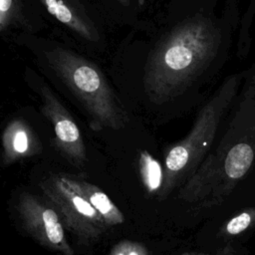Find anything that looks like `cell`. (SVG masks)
I'll list each match as a JSON object with an SVG mask.
<instances>
[{"mask_svg":"<svg viewBox=\"0 0 255 255\" xmlns=\"http://www.w3.org/2000/svg\"><path fill=\"white\" fill-rule=\"evenodd\" d=\"M2 162L12 164L42 152L43 145L31 125L22 118L11 120L2 132Z\"/></svg>","mask_w":255,"mask_h":255,"instance_id":"7","label":"cell"},{"mask_svg":"<svg viewBox=\"0 0 255 255\" xmlns=\"http://www.w3.org/2000/svg\"><path fill=\"white\" fill-rule=\"evenodd\" d=\"M138 170L141 182L148 193L160 190L163 182V170L160 163L147 150L139 152Z\"/></svg>","mask_w":255,"mask_h":255,"instance_id":"10","label":"cell"},{"mask_svg":"<svg viewBox=\"0 0 255 255\" xmlns=\"http://www.w3.org/2000/svg\"><path fill=\"white\" fill-rule=\"evenodd\" d=\"M238 23V8L229 6L222 19L197 13L172 28L145 65L143 85L149 100L155 104L171 100L219 63Z\"/></svg>","mask_w":255,"mask_h":255,"instance_id":"1","label":"cell"},{"mask_svg":"<svg viewBox=\"0 0 255 255\" xmlns=\"http://www.w3.org/2000/svg\"><path fill=\"white\" fill-rule=\"evenodd\" d=\"M39 186L58 212L63 225L82 243L95 242L106 233L109 226L104 218L63 179L62 174L48 176Z\"/></svg>","mask_w":255,"mask_h":255,"instance_id":"4","label":"cell"},{"mask_svg":"<svg viewBox=\"0 0 255 255\" xmlns=\"http://www.w3.org/2000/svg\"><path fill=\"white\" fill-rule=\"evenodd\" d=\"M255 17V0H250L248 6L240 20L238 41H237V54L240 58H245L251 48V34L250 28Z\"/></svg>","mask_w":255,"mask_h":255,"instance_id":"12","label":"cell"},{"mask_svg":"<svg viewBox=\"0 0 255 255\" xmlns=\"http://www.w3.org/2000/svg\"><path fill=\"white\" fill-rule=\"evenodd\" d=\"M45 55L50 68L86 111L93 130L121 129L127 126L128 113L94 62L60 46Z\"/></svg>","mask_w":255,"mask_h":255,"instance_id":"3","label":"cell"},{"mask_svg":"<svg viewBox=\"0 0 255 255\" xmlns=\"http://www.w3.org/2000/svg\"><path fill=\"white\" fill-rule=\"evenodd\" d=\"M243 82V72L230 75L198 112L190 131L165 152L163 182L158 198L163 200L175 187L196 172L229 114Z\"/></svg>","mask_w":255,"mask_h":255,"instance_id":"2","label":"cell"},{"mask_svg":"<svg viewBox=\"0 0 255 255\" xmlns=\"http://www.w3.org/2000/svg\"><path fill=\"white\" fill-rule=\"evenodd\" d=\"M63 179L81 196H83L104 218L108 226L124 223L125 216L112 199L98 186L78 176L62 174Z\"/></svg>","mask_w":255,"mask_h":255,"instance_id":"9","label":"cell"},{"mask_svg":"<svg viewBox=\"0 0 255 255\" xmlns=\"http://www.w3.org/2000/svg\"><path fill=\"white\" fill-rule=\"evenodd\" d=\"M38 94L42 101V113L54 129V146L71 164L78 168L84 167L88 159L87 150L81 129L73 116L44 82L39 84Z\"/></svg>","mask_w":255,"mask_h":255,"instance_id":"6","label":"cell"},{"mask_svg":"<svg viewBox=\"0 0 255 255\" xmlns=\"http://www.w3.org/2000/svg\"><path fill=\"white\" fill-rule=\"evenodd\" d=\"M182 255H234V249L228 244L215 253H184Z\"/></svg>","mask_w":255,"mask_h":255,"instance_id":"15","label":"cell"},{"mask_svg":"<svg viewBox=\"0 0 255 255\" xmlns=\"http://www.w3.org/2000/svg\"><path fill=\"white\" fill-rule=\"evenodd\" d=\"M255 224V207L247 208L230 218L222 228V233L228 236H236Z\"/></svg>","mask_w":255,"mask_h":255,"instance_id":"13","label":"cell"},{"mask_svg":"<svg viewBox=\"0 0 255 255\" xmlns=\"http://www.w3.org/2000/svg\"><path fill=\"white\" fill-rule=\"evenodd\" d=\"M11 27H27L23 4L21 0H0V32Z\"/></svg>","mask_w":255,"mask_h":255,"instance_id":"11","label":"cell"},{"mask_svg":"<svg viewBox=\"0 0 255 255\" xmlns=\"http://www.w3.org/2000/svg\"><path fill=\"white\" fill-rule=\"evenodd\" d=\"M50 15L81 38L97 43L100 32L85 9L76 0H39Z\"/></svg>","mask_w":255,"mask_h":255,"instance_id":"8","label":"cell"},{"mask_svg":"<svg viewBox=\"0 0 255 255\" xmlns=\"http://www.w3.org/2000/svg\"><path fill=\"white\" fill-rule=\"evenodd\" d=\"M109 255H148V252L141 243L125 239L115 244Z\"/></svg>","mask_w":255,"mask_h":255,"instance_id":"14","label":"cell"},{"mask_svg":"<svg viewBox=\"0 0 255 255\" xmlns=\"http://www.w3.org/2000/svg\"><path fill=\"white\" fill-rule=\"evenodd\" d=\"M117 1L120 2V3L123 4V5H128L129 2H130V0H117Z\"/></svg>","mask_w":255,"mask_h":255,"instance_id":"16","label":"cell"},{"mask_svg":"<svg viewBox=\"0 0 255 255\" xmlns=\"http://www.w3.org/2000/svg\"><path fill=\"white\" fill-rule=\"evenodd\" d=\"M16 209L25 231L43 247L62 255H76L66 238L63 222L55 208L33 194L22 192Z\"/></svg>","mask_w":255,"mask_h":255,"instance_id":"5","label":"cell"},{"mask_svg":"<svg viewBox=\"0 0 255 255\" xmlns=\"http://www.w3.org/2000/svg\"><path fill=\"white\" fill-rule=\"evenodd\" d=\"M238 2H239V0H232V7L238 8Z\"/></svg>","mask_w":255,"mask_h":255,"instance_id":"17","label":"cell"}]
</instances>
